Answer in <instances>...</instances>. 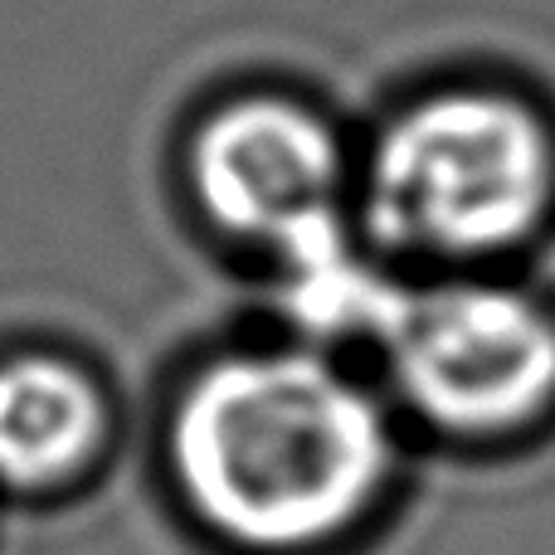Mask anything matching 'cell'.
Here are the masks:
<instances>
[{
    "label": "cell",
    "mask_w": 555,
    "mask_h": 555,
    "mask_svg": "<svg viewBox=\"0 0 555 555\" xmlns=\"http://www.w3.org/2000/svg\"><path fill=\"white\" fill-rule=\"evenodd\" d=\"M191 185L224 234L273 249L341 220V142L302 103L259 93L215 107L191 142Z\"/></svg>",
    "instance_id": "cell-4"
},
{
    "label": "cell",
    "mask_w": 555,
    "mask_h": 555,
    "mask_svg": "<svg viewBox=\"0 0 555 555\" xmlns=\"http://www.w3.org/2000/svg\"><path fill=\"white\" fill-rule=\"evenodd\" d=\"M555 210V137L507 93L453 88L380 132L365 215L380 244L434 259L517 249Z\"/></svg>",
    "instance_id": "cell-2"
},
{
    "label": "cell",
    "mask_w": 555,
    "mask_h": 555,
    "mask_svg": "<svg viewBox=\"0 0 555 555\" xmlns=\"http://www.w3.org/2000/svg\"><path fill=\"white\" fill-rule=\"evenodd\" d=\"M283 269V307L312 336H375L380 341L400 307L404 287L371 273L351 249L346 220H326L278 249Z\"/></svg>",
    "instance_id": "cell-6"
},
{
    "label": "cell",
    "mask_w": 555,
    "mask_h": 555,
    "mask_svg": "<svg viewBox=\"0 0 555 555\" xmlns=\"http://www.w3.org/2000/svg\"><path fill=\"white\" fill-rule=\"evenodd\" d=\"M380 346L410 410L449 434H512L555 404V317L517 287H404Z\"/></svg>",
    "instance_id": "cell-3"
},
{
    "label": "cell",
    "mask_w": 555,
    "mask_h": 555,
    "mask_svg": "<svg viewBox=\"0 0 555 555\" xmlns=\"http://www.w3.org/2000/svg\"><path fill=\"white\" fill-rule=\"evenodd\" d=\"M390 420L371 390L317 351L210 361L171 414V473L224 541L302 551L341 537L385 488Z\"/></svg>",
    "instance_id": "cell-1"
},
{
    "label": "cell",
    "mask_w": 555,
    "mask_h": 555,
    "mask_svg": "<svg viewBox=\"0 0 555 555\" xmlns=\"http://www.w3.org/2000/svg\"><path fill=\"white\" fill-rule=\"evenodd\" d=\"M103 434V395L78 365L39 351L0 361V482L5 488H59L93 459Z\"/></svg>",
    "instance_id": "cell-5"
}]
</instances>
